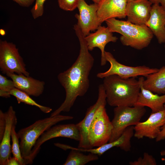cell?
<instances>
[{
	"label": "cell",
	"mask_w": 165,
	"mask_h": 165,
	"mask_svg": "<svg viewBox=\"0 0 165 165\" xmlns=\"http://www.w3.org/2000/svg\"><path fill=\"white\" fill-rule=\"evenodd\" d=\"M16 126L13 127L11 132V152L13 156L18 160L20 165H25L24 159L22 156L20 150L19 138L16 131Z\"/></svg>",
	"instance_id": "23"
},
{
	"label": "cell",
	"mask_w": 165,
	"mask_h": 165,
	"mask_svg": "<svg viewBox=\"0 0 165 165\" xmlns=\"http://www.w3.org/2000/svg\"><path fill=\"white\" fill-rule=\"evenodd\" d=\"M7 165H20V163L17 159L14 157L11 156L9 159Z\"/></svg>",
	"instance_id": "31"
},
{
	"label": "cell",
	"mask_w": 165,
	"mask_h": 165,
	"mask_svg": "<svg viewBox=\"0 0 165 165\" xmlns=\"http://www.w3.org/2000/svg\"><path fill=\"white\" fill-rule=\"evenodd\" d=\"M15 88L14 83L12 79H9L0 74V91L9 94L10 91Z\"/></svg>",
	"instance_id": "26"
},
{
	"label": "cell",
	"mask_w": 165,
	"mask_h": 165,
	"mask_svg": "<svg viewBox=\"0 0 165 165\" xmlns=\"http://www.w3.org/2000/svg\"><path fill=\"white\" fill-rule=\"evenodd\" d=\"M105 105H102L97 109L89 130L88 138L92 148L109 142L111 137L113 127Z\"/></svg>",
	"instance_id": "6"
},
{
	"label": "cell",
	"mask_w": 165,
	"mask_h": 165,
	"mask_svg": "<svg viewBox=\"0 0 165 165\" xmlns=\"http://www.w3.org/2000/svg\"><path fill=\"white\" fill-rule=\"evenodd\" d=\"M6 125L3 137L0 141V165H7L11 152V132L13 127L16 126V112L12 106H10L6 112Z\"/></svg>",
	"instance_id": "16"
},
{
	"label": "cell",
	"mask_w": 165,
	"mask_h": 165,
	"mask_svg": "<svg viewBox=\"0 0 165 165\" xmlns=\"http://www.w3.org/2000/svg\"><path fill=\"white\" fill-rule=\"evenodd\" d=\"M152 4L149 0H135L127 2V20L137 25H146L150 16Z\"/></svg>",
	"instance_id": "15"
},
{
	"label": "cell",
	"mask_w": 165,
	"mask_h": 165,
	"mask_svg": "<svg viewBox=\"0 0 165 165\" xmlns=\"http://www.w3.org/2000/svg\"><path fill=\"white\" fill-rule=\"evenodd\" d=\"M135 0H127V2H131Z\"/></svg>",
	"instance_id": "37"
},
{
	"label": "cell",
	"mask_w": 165,
	"mask_h": 165,
	"mask_svg": "<svg viewBox=\"0 0 165 165\" xmlns=\"http://www.w3.org/2000/svg\"><path fill=\"white\" fill-rule=\"evenodd\" d=\"M112 33L107 27L100 25L95 32L90 33L85 37L89 51H92L96 47L98 48L101 50V65L102 66L105 65L107 62L105 55L106 45L110 42H116L118 39L117 37L113 35Z\"/></svg>",
	"instance_id": "13"
},
{
	"label": "cell",
	"mask_w": 165,
	"mask_h": 165,
	"mask_svg": "<svg viewBox=\"0 0 165 165\" xmlns=\"http://www.w3.org/2000/svg\"><path fill=\"white\" fill-rule=\"evenodd\" d=\"M80 0H57L59 7L66 11H72L77 8Z\"/></svg>",
	"instance_id": "25"
},
{
	"label": "cell",
	"mask_w": 165,
	"mask_h": 165,
	"mask_svg": "<svg viewBox=\"0 0 165 165\" xmlns=\"http://www.w3.org/2000/svg\"><path fill=\"white\" fill-rule=\"evenodd\" d=\"M105 59L110 63V66L106 72L97 74V77L100 79L114 75L123 79L136 78L138 76L146 77L148 75L157 72L159 69L145 65L136 67L127 66L118 62L110 52L105 51Z\"/></svg>",
	"instance_id": "8"
},
{
	"label": "cell",
	"mask_w": 165,
	"mask_h": 165,
	"mask_svg": "<svg viewBox=\"0 0 165 165\" xmlns=\"http://www.w3.org/2000/svg\"><path fill=\"white\" fill-rule=\"evenodd\" d=\"M77 8L79 14H76L75 15L77 20V24L86 36L90 31L97 30L101 25L97 14L98 4L94 3L89 5L85 0H80Z\"/></svg>",
	"instance_id": "11"
},
{
	"label": "cell",
	"mask_w": 165,
	"mask_h": 165,
	"mask_svg": "<svg viewBox=\"0 0 165 165\" xmlns=\"http://www.w3.org/2000/svg\"><path fill=\"white\" fill-rule=\"evenodd\" d=\"M146 111L145 107L140 106L115 107L111 121L113 128L109 142L118 138L128 127L137 124Z\"/></svg>",
	"instance_id": "5"
},
{
	"label": "cell",
	"mask_w": 165,
	"mask_h": 165,
	"mask_svg": "<svg viewBox=\"0 0 165 165\" xmlns=\"http://www.w3.org/2000/svg\"><path fill=\"white\" fill-rule=\"evenodd\" d=\"M152 4H160L165 9V0H149Z\"/></svg>",
	"instance_id": "32"
},
{
	"label": "cell",
	"mask_w": 165,
	"mask_h": 165,
	"mask_svg": "<svg viewBox=\"0 0 165 165\" xmlns=\"http://www.w3.org/2000/svg\"><path fill=\"white\" fill-rule=\"evenodd\" d=\"M9 94L10 95L15 97L18 104L23 103L28 105L35 106L39 108L43 112L45 113H49L52 111V109L51 108L38 104L32 99L28 94L16 88L11 90Z\"/></svg>",
	"instance_id": "22"
},
{
	"label": "cell",
	"mask_w": 165,
	"mask_h": 165,
	"mask_svg": "<svg viewBox=\"0 0 165 165\" xmlns=\"http://www.w3.org/2000/svg\"><path fill=\"white\" fill-rule=\"evenodd\" d=\"M127 0H102L98 4L97 14L101 24L107 20L126 17Z\"/></svg>",
	"instance_id": "14"
},
{
	"label": "cell",
	"mask_w": 165,
	"mask_h": 165,
	"mask_svg": "<svg viewBox=\"0 0 165 165\" xmlns=\"http://www.w3.org/2000/svg\"><path fill=\"white\" fill-rule=\"evenodd\" d=\"M142 82L143 87L154 93L165 94V66L148 75Z\"/></svg>",
	"instance_id": "20"
},
{
	"label": "cell",
	"mask_w": 165,
	"mask_h": 165,
	"mask_svg": "<svg viewBox=\"0 0 165 165\" xmlns=\"http://www.w3.org/2000/svg\"><path fill=\"white\" fill-rule=\"evenodd\" d=\"M20 6L28 7L31 5L35 0H12Z\"/></svg>",
	"instance_id": "29"
},
{
	"label": "cell",
	"mask_w": 165,
	"mask_h": 165,
	"mask_svg": "<svg viewBox=\"0 0 165 165\" xmlns=\"http://www.w3.org/2000/svg\"><path fill=\"white\" fill-rule=\"evenodd\" d=\"M94 3H96L97 4L99 3L102 0H91Z\"/></svg>",
	"instance_id": "33"
},
{
	"label": "cell",
	"mask_w": 165,
	"mask_h": 165,
	"mask_svg": "<svg viewBox=\"0 0 165 165\" xmlns=\"http://www.w3.org/2000/svg\"><path fill=\"white\" fill-rule=\"evenodd\" d=\"M146 25L159 44L165 43V9L160 4L152 6L150 16Z\"/></svg>",
	"instance_id": "17"
},
{
	"label": "cell",
	"mask_w": 165,
	"mask_h": 165,
	"mask_svg": "<svg viewBox=\"0 0 165 165\" xmlns=\"http://www.w3.org/2000/svg\"><path fill=\"white\" fill-rule=\"evenodd\" d=\"M6 125L5 113L0 110V141L3 137Z\"/></svg>",
	"instance_id": "28"
},
{
	"label": "cell",
	"mask_w": 165,
	"mask_h": 165,
	"mask_svg": "<svg viewBox=\"0 0 165 165\" xmlns=\"http://www.w3.org/2000/svg\"><path fill=\"white\" fill-rule=\"evenodd\" d=\"M98 155L90 153L85 155L79 151L72 149L63 165H84L98 159Z\"/></svg>",
	"instance_id": "21"
},
{
	"label": "cell",
	"mask_w": 165,
	"mask_h": 165,
	"mask_svg": "<svg viewBox=\"0 0 165 165\" xmlns=\"http://www.w3.org/2000/svg\"><path fill=\"white\" fill-rule=\"evenodd\" d=\"M73 117L59 114L36 121L17 132L22 157L25 165L28 164L32 150L37 141L46 131L57 123L72 119Z\"/></svg>",
	"instance_id": "4"
},
{
	"label": "cell",
	"mask_w": 165,
	"mask_h": 165,
	"mask_svg": "<svg viewBox=\"0 0 165 165\" xmlns=\"http://www.w3.org/2000/svg\"><path fill=\"white\" fill-rule=\"evenodd\" d=\"M164 109H165V104L164 105Z\"/></svg>",
	"instance_id": "38"
},
{
	"label": "cell",
	"mask_w": 165,
	"mask_h": 165,
	"mask_svg": "<svg viewBox=\"0 0 165 165\" xmlns=\"http://www.w3.org/2000/svg\"><path fill=\"white\" fill-rule=\"evenodd\" d=\"M105 22L111 32L121 35L120 40L125 46L141 50L149 45L153 37L152 31L146 25H137L116 18L108 19Z\"/></svg>",
	"instance_id": "3"
},
{
	"label": "cell",
	"mask_w": 165,
	"mask_h": 165,
	"mask_svg": "<svg viewBox=\"0 0 165 165\" xmlns=\"http://www.w3.org/2000/svg\"><path fill=\"white\" fill-rule=\"evenodd\" d=\"M102 84L106 101L110 106H134L137 102L142 81L141 77L123 79L116 75L105 77Z\"/></svg>",
	"instance_id": "2"
},
{
	"label": "cell",
	"mask_w": 165,
	"mask_h": 165,
	"mask_svg": "<svg viewBox=\"0 0 165 165\" xmlns=\"http://www.w3.org/2000/svg\"><path fill=\"white\" fill-rule=\"evenodd\" d=\"M143 80L141 84L140 91L135 105L148 107L151 109L152 113L164 110L165 94L159 96L145 89L142 85Z\"/></svg>",
	"instance_id": "19"
},
{
	"label": "cell",
	"mask_w": 165,
	"mask_h": 165,
	"mask_svg": "<svg viewBox=\"0 0 165 165\" xmlns=\"http://www.w3.org/2000/svg\"><path fill=\"white\" fill-rule=\"evenodd\" d=\"M46 0H35L31 12L34 19L42 16L44 12V4Z\"/></svg>",
	"instance_id": "27"
},
{
	"label": "cell",
	"mask_w": 165,
	"mask_h": 165,
	"mask_svg": "<svg viewBox=\"0 0 165 165\" xmlns=\"http://www.w3.org/2000/svg\"><path fill=\"white\" fill-rule=\"evenodd\" d=\"M57 137L66 138L79 141V132L76 124H60L52 126L44 132L38 138L32 151L28 164L33 163L39 152L41 145L47 141Z\"/></svg>",
	"instance_id": "9"
},
{
	"label": "cell",
	"mask_w": 165,
	"mask_h": 165,
	"mask_svg": "<svg viewBox=\"0 0 165 165\" xmlns=\"http://www.w3.org/2000/svg\"><path fill=\"white\" fill-rule=\"evenodd\" d=\"M161 160L163 161H165V157L162 158Z\"/></svg>",
	"instance_id": "36"
},
{
	"label": "cell",
	"mask_w": 165,
	"mask_h": 165,
	"mask_svg": "<svg viewBox=\"0 0 165 165\" xmlns=\"http://www.w3.org/2000/svg\"><path fill=\"white\" fill-rule=\"evenodd\" d=\"M130 165H156V161L152 156L147 152H145L142 157H139L137 160L130 161Z\"/></svg>",
	"instance_id": "24"
},
{
	"label": "cell",
	"mask_w": 165,
	"mask_h": 165,
	"mask_svg": "<svg viewBox=\"0 0 165 165\" xmlns=\"http://www.w3.org/2000/svg\"><path fill=\"white\" fill-rule=\"evenodd\" d=\"M0 33L2 35H4L5 34V31L2 29L0 30Z\"/></svg>",
	"instance_id": "35"
},
{
	"label": "cell",
	"mask_w": 165,
	"mask_h": 165,
	"mask_svg": "<svg viewBox=\"0 0 165 165\" xmlns=\"http://www.w3.org/2000/svg\"><path fill=\"white\" fill-rule=\"evenodd\" d=\"M13 81L15 87L29 95L38 97L44 91L45 83L23 74L9 73L6 75Z\"/></svg>",
	"instance_id": "18"
},
{
	"label": "cell",
	"mask_w": 165,
	"mask_h": 165,
	"mask_svg": "<svg viewBox=\"0 0 165 165\" xmlns=\"http://www.w3.org/2000/svg\"><path fill=\"white\" fill-rule=\"evenodd\" d=\"M160 155L162 156H165V150H163L160 152Z\"/></svg>",
	"instance_id": "34"
},
{
	"label": "cell",
	"mask_w": 165,
	"mask_h": 165,
	"mask_svg": "<svg viewBox=\"0 0 165 165\" xmlns=\"http://www.w3.org/2000/svg\"><path fill=\"white\" fill-rule=\"evenodd\" d=\"M74 29L79 42V55L71 67L57 76L59 81L65 90V98L60 106L51 113L50 116L60 114L62 112H69L77 98L85 95L89 87V76L94 59L89 52L85 36L77 24L74 25Z\"/></svg>",
	"instance_id": "1"
},
{
	"label": "cell",
	"mask_w": 165,
	"mask_h": 165,
	"mask_svg": "<svg viewBox=\"0 0 165 165\" xmlns=\"http://www.w3.org/2000/svg\"><path fill=\"white\" fill-rule=\"evenodd\" d=\"M98 91V97L97 101L88 108L84 118L76 124L80 134V139L78 147L79 148H92L89 140V130L96 111L101 106L106 105L107 103L105 92L102 84L99 85Z\"/></svg>",
	"instance_id": "10"
},
{
	"label": "cell",
	"mask_w": 165,
	"mask_h": 165,
	"mask_svg": "<svg viewBox=\"0 0 165 165\" xmlns=\"http://www.w3.org/2000/svg\"><path fill=\"white\" fill-rule=\"evenodd\" d=\"M165 139V124L161 127V130L157 137L156 138V142Z\"/></svg>",
	"instance_id": "30"
},
{
	"label": "cell",
	"mask_w": 165,
	"mask_h": 165,
	"mask_svg": "<svg viewBox=\"0 0 165 165\" xmlns=\"http://www.w3.org/2000/svg\"><path fill=\"white\" fill-rule=\"evenodd\" d=\"M165 43V44H164V48H165V43Z\"/></svg>",
	"instance_id": "39"
},
{
	"label": "cell",
	"mask_w": 165,
	"mask_h": 165,
	"mask_svg": "<svg viewBox=\"0 0 165 165\" xmlns=\"http://www.w3.org/2000/svg\"><path fill=\"white\" fill-rule=\"evenodd\" d=\"M26 65L18 49L14 43L0 41V69L4 74L15 73L29 76Z\"/></svg>",
	"instance_id": "7"
},
{
	"label": "cell",
	"mask_w": 165,
	"mask_h": 165,
	"mask_svg": "<svg viewBox=\"0 0 165 165\" xmlns=\"http://www.w3.org/2000/svg\"><path fill=\"white\" fill-rule=\"evenodd\" d=\"M165 124V109L151 113L145 121L139 122L134 127V136L140 139L146 137L156 138Z\"/></svg>",
	"instance_id": "12"
}]
</instances>
